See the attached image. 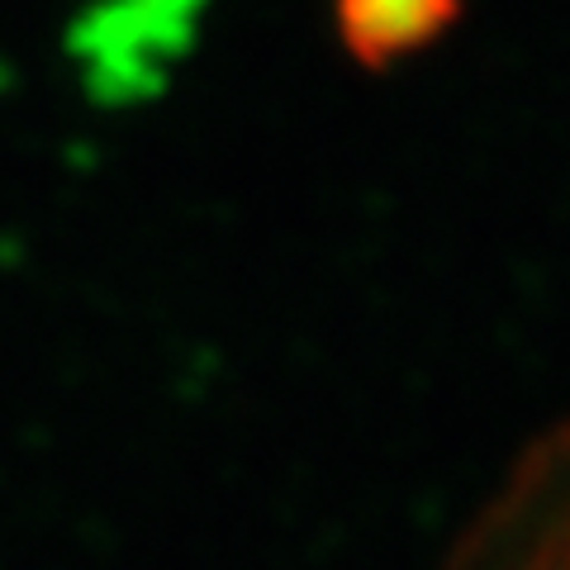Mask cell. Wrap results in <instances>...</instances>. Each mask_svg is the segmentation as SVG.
<instances>
[{"label":"cell","instance_id":"obj_2","mask_svg":"<svg viewBox=\"0 0 570 570\" xmlns=\"http://www.w3.org/2000/svg\"><path fill=\"white\" fill-rule=\"evenodd\" d=\"M448 0H347L356 39H381V52L395 39H414L428 24V10H442Z\"/></svg>","mask_w":570,"mask_h":570},{"label":"cell","instance_id":"obj_1","mask_svg":"<svg viewBox=\"0 0 570 570\" xmlns=\"http://www.w3.org/2000/svg\"><path fill=\"white\" fill-rule=\"evenodd\" d=\"M452 570H570V428L523 461Z\"/></svg>","mask_w":570,"mask_h":570}]
</instances>
